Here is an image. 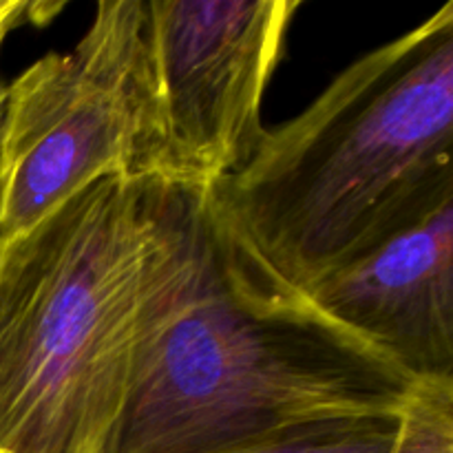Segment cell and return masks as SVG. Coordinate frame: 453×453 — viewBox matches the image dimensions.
<instances>
[{
  "mask_svg": "<svg viewBox=\"0 0 453 453\" xmlns=\"http://www.w3.org/2000/svg\"><path fill=\"white\" fill-rule=\"evenodd\" d=\"M418 383L279 277L211 190L181 188L175 252L102 453H237L398 418Z\"/></svg>",
  "mask_w": 453,
  "mask_h": 453,
  "instance_id": "obj_1",
  "label": "cell"
},
{
  "mask_svg": "<svg viewBox=\"0 0 453 453\" xmlns=\"http://www.w3.org/2000/svg\"><path fill=\"white\" fill-rule=\"evenodd\" d=\"M453 4L341 71L211 188L288 283L327 274L453 199Z\"/></svg>",
  "mask_w": 453,
  "mask_h": 453,
  "instance_id": "obj_2",
  "label": "cell"
},
{
  "mask_svg": "<svg viewBox=\"0 0 453 453\" xmlns=\"http://www.w3.org/2000/svg\"><path fill=\"white\" fill-rule=\"evenodd\" d=\"M181 188L106 177L0 239V453H102L180 237Z\"/></svg>",
  "mask_w": 453,
  "mask_h": 453,
  "instance_id": "obj_3",
  "label": "cell"
},
{
  "mask_svg": "<svg viewBox=\"0 0 453 453\" xmlns=\"http://www.w3.org/2000/svg\"><path fill=\"white\" fill-rule=\"evenodd\" d=\"M301 0H144L135 177L211 190L259 146Z\"/></svg>",
  "mask_w": 453,
  "mask_h": 453,
  "instance_id": "obj_4",
  "label": "cell"
},
{
  "mask_svg": "<svg viewBox=\"0 0 453 453\" xmlns=\"http://www.w3.org/2000/svg\"><path fill=\"white\" fill-rule=\"evenodd\" d=\"M144 0H104L71 51L7 84L0 128V239L78 190L135 177Z\"/></svg>",
  "mask_w": 453,
  "mask_h": 453,
  "instance_id": "obj_5",
  "label": "cell"
},
{
  "mask_svg": "<svg viewBox=\"0 0 453 453\" xmlns=\"http://www.w3.org/2000/svg\"><path fill=\"white\" fill-rule=\"evenodd\" d=\"M305 295L416 380L453 379V199Z\"/></svg>",
  "mask_w": 453,
  "mask_h": 453,
  "instance_id": "obj_6",
  "label": "cell"
},
{
  "mask_svg": "<svg viewBox=\"0 0 453 453\" xmlns=\"http://www.w3.org/2000/svg\"><path fill=\"white\" fill-rule=\"evenodd\" d=\"M392 453H453V379L416 385L398 418Z\"/></svg>",
  "mask_w": 453,
  "mask_h": 453,
  "instance_id": "obj_7",
  "label": "cell"
},
{
  "mask_svg": "<svg viewBox=\"0 0 453 453\" xmlns=\"http://www.w3.org/2000/svg\"><path fill=\"white\" fill-rule=\"evenodd\" d=\"M398 418L330 423L237 453H392L398 434Z\"/></svg>",
  "mask_w": 453,
  "mask_h": 453,
  "instance_id": "obj_8",
  "label": "cell"
},
{
  "mask_svg": "<svg viewBox=\"0 0 453 453\" xmlns=\"http://www.w3.org/2000/svg\"><path fill=\"white\" fill-rule=\"evenodd\" d=\"M42 7L38 3H27V0H0V49H3L7 35L18 25L27 20V16L35 18V12Z\"/></svg>",
  "mask_w": 453,
  "mask_h": 453,
  "instance_id": "obj_9",
  "label": "cell"
},
{
  "mask_svg": "<svg viewBox=\"0 0 453 453\" xmlns=\"http://www.w3.org/2000/svg\"><path fill=\"white\" fill-rule=\"evenodd\" d=\"M4 102H7V82L0 75V128H3V118H4Z\"/></svg>",
  "mask_w": 453,
  "mask_h": 453,
  "instance_id": "obj_10",
  "label": "cell"
}]
</instances>
